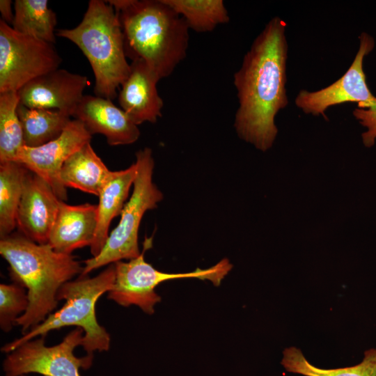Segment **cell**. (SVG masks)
<instances>
[{"mask_svg": "<svg viewBox=\"0 0 376 376\" xmlns=\"http://www.w3.org/2000/svg\"><path fill=\"white\" fill-rule=\"evenodd\" d=\"M22 285L13 283L0 285V327L8 332L29 304L28 292Z\"/></svg>", "mask_w": 376, "mask_h": 376, "instance_id": "cell-25", "label": "cell"}, {"mask_svg": "<svg viewBox=\"0 0 376 376\" xmlns=\"http://www.w3.org/2000/svg\"><path fill=\"white\" fill-rule=\"evenodd\" d=\"M17 91L0 93V163L14 162L24 146L23 132L17 109Z\"/></svg>", "mask_w": 376, "mask_h": 376, "instance_id": "cell-24", "label": "cell"}, {"mask_svg": "<svg viewBox=\"0 0 376 376\" xmlns=\"http://www.w3.org/2000/svg\"><path fill=\"white\" fill-rule=\"evenodd\" d=\"M159 80L144 61H132L130 72L119 89L118 102L137 125L154 123L162 116L164 102L157 89Z\"/></svg>", "mask_w": 376, "mask_h": 376, "instance_id": "cell-15", "label": "cell"}, {"mask_svg": "<svg viewBox=\"0 0 376 376\" xmlns=\"http://www.w3.org/2000/svg\"><path fill=\"white\" fill-rule=\"evenodd\" d=\"M136 174L137 166L134 162L126 169L110 171L102 186L98 195L97 228L90 246L92 257L97 256L103 249L109 235L111 222L120 214Z\"/></svg>", "mask_w": 376, "mask_h": 376, "instance_id": "cell-17", "label": "cell"}, {"mask_svg": "<svg viewBox=\"0 0 376 376\" xmlns=\"http://www.w3.org/2000/svg\"><path fill=\"white\" fill-rule=\"evenodd\" d=\"M12 1L10 0H1L0 1V12L1 15V19L6 23L9 25H12L14 14L12 11Z\"/></svg>", "mask_w": 376, "mask_h": 376, "instance_id": "cell-26", "label": "cell"}, {"mask_svg": "<svg viewBox=\"0 0 376 376\" xmlns=\"http://www.w3.org/2000/svg\"><path fill=\"white\" fill-rule=\"evenodd\" d=\"M121 25L126 56L142 60L162 79L186 57L185 20L163 0H109Z\"/></svg>", "mask_w": 376, "mask_h": 376, "instance_id": "cell-2", "label": "cell"}, {"mask_svg": "<svg viewBox=\"0 0 376 376\" xmlns=\"http://www.w3.org/2000/svg\"><path fill=\"white\" fill-rule=\"evenodd\" d=\"M26 169L16 162L0 163V237L11 234L17 226Z\"/></svg>", "mask_w": 376, "mask_h": 376, "instance_id": "cell-21", "label": "cell"}, {"mask_svg": "<svg viewBox=\"0 0 376 376\" xmlns=\"http://www.w3.org/2000/svg\"><path fill=\"white\" fill-rule=\"evenodd\" d=\"M13 29L22 34L55 43L57 19L47 0H15Z\"/></svg>", "mask_w": 376, "mask_h": 376, "instance_id": "cell-20", "label": "cell"}, {"mask_svg": "<svg viewBox=\"0 0 376 376\" xmlns=\"http://www.w3.org/2000/svg\"><path fill=\"white\" fill-rule=\"evenodd\" d=\"M151 244L147 240L143 252L127 262L118 261L115 266V279L108 292V299L123 306L135 305L148 314L155 312V306L161 301L155 292L161 283L173 279L195 278L209 280L214 285H219L221 281L231 270L233 265L226 258L215 265L187 273H166L159 271L147 263L144 258L145 250Z\"/></svg>", "mask_w": 376, "mask_h": 376, "instance_id": "cell-8", "label": "cell"}, {"mask_svg": "<svg viewBox=\"0 0 376 376\" xmlns=\"http://www.w3.org/2000/svg\"><path fill=\"white\" fill-rule=\"evenodd\" d=\"M114 279L115 266L113 263L94 277L80 275L76 280L65 283L57 294L58 301H65L63 306L22 337L5 345L1 351L9 353L26 341L39 336H45L52 330L67 326H75L84 330L81 346L88 355L93 356L95 351H108L110 336L97 320L95 304L98 299L112 288Z\"/></svg>", "mask_w": 376, "mask_h": 376, "instance_id": "cell-5", "label": "cell"}, {"mask_svg": "<svg viewBox=\"0 0 376 376\" xmlns=\"http://www.w3.org/2000/svg\"><path fill=\"white\" fill-rule=\"evenodd\" d=\"M61 62L54 44L19 33L0 20V93L18 91Z\"/></svg>", "mask_w": 376, "mask_h": 376, "instance_id": "cell-9", "label": "cell"}, {"mask_svg": "<svg viewBox=\"0 0 376 376\" xmlns=\"http://www.w3.org/2000/svg\"><path fill=\"white\" fill-rule=\"evenodd\" d=\"M22 376H26V375H22Z\"/></svg>", "mask_w": 376, "mask_h": 376, "instance_id": "cell-27", "label": "cell"}, {"mask_svg": "<svg viewBox=\"0 0 376 376\" xmlns=\"http://www.w3.org/2000/svg\"><path fill=\"white\" fill-rule=\"evenodd\" d=\"M56 36L75 43L90 63L96 96L112 100L130 72L117 13L107 1L91 0L81 22Z\"/></svg>", "mask_w": 376, "mask_h": 376, "instance_id": "cell-4", "label": "cell"}, {"mask_svg": "<svg viewBox=\"0 0 376 376\" xmlns=\"http://www.w3.org/2000/svg\"><path fill=\"white\" fill-rule=\"evenodd\" d=\"M72 117L81 121L93 135L103 134L110 146L136 142L140 131L128 115L111 101L99 96L84 95Z\"/></svg>", "mask_w": 376, "mask_h": 376, "instance_id": "cell-14", "label": "cell"}, {"mask_svg": "<svg viewBox=\"0 0 376 376\" xmlns=\"http://www.w3.org/2000/svg\"><path fill=\"white\" fill-rule=\"evenodd\" d=\"M186 22L189 29L204 33L228 22L230 17L222 0H163Z\"/></svg>", "mask_w": 376, "mask_h": 376, "instance_id": "cell-23", "label": "cell"}, {"mask_svg": "<svg viewBox=\"0 0 376 376\" xmlns=\"http://www.w3.org/2000/svg\"><path fill=\"white\" fill-rule=\"evenodd\" d=\"M97 224V205H71L61 201L47 243L58 253L71 254L77 249L91 246Z\"/></svg>", "mask_w": 376, "mask_h": 376, "instance_id": "cell-16", "label": "cell"}, {"mask_svg": "<svg viewBox=\"0 0 376 376\" xmlns=\"http://www.w3.org/2000/svg\"><path fill=\"white\" fill-rule=\"evenodd\" d=\"M137 174L133 184L131 197L125 204L120 219L109 233L101 252L86 260L81 276L101 267L123 260L138 257V234L142 218L146 211L157 207L163 194L152 180L155 166L152 150L145 148L136 152Z\"/></svg>", "mask_w": 376, "mask_h": 376, "instance_id": "cell-6", "label": "cell"}, {"mask_svg": "<svg viewBox=\"0 0 376 376\" xmlns=\"http://www.w3.org/2000/svg\"><path fill=\"white\" fill-rule=\"evenodd\" d=\"M88 85L87 77L58 68L22 86L17 91L19 104L59 110L72 116Z\"/></svg>", "mask_w": 376, "mask_h": 376, "instance_id": "cell-12", "label": "cell"}, {"mask_svg": "<svg viewBox=\"0 0 376 376\" xmlns=\"http://www.w3.org/2000/svg\"><path fill=\"white\" fill-rule=\"evenodd\" d=\"M359 50L351 65L340 78L315 91L301 90L296 96V106L306 114L324 116L331 106L357 102L353 116L367 128L361 134L363 145L370 148L376 139V97L370 91L363 68L364 57L374 48L373 38L363 32L359 37Z\"/></svg>", "mask_w": 376, "mask_h": 376, "instance_id": "cell-7", "label": "cell"}, {"mask_svg": "<svg viewBox=\"0 0 376 376\" xmlns=\"http://www.w3.org/2000/svg\"><path fill=\"white\" fill-rule=\"evenodd\" d=\"M91 139L92 134L81 121L71 120L57 138L38 147L22 146L14 162L42 178L59 199L64 201L67 200V191L59 178L61 167Z\"/></svg>", "mask_w": 376, "mask_h": 376, "instance_id": "cell-11", "label": "cell"}, {"mask_svg": "<svg viewBox=\"0 0 376 376\" xmlns=\"http://www.w3.org/2000/svg\"><path fill=\"white\" fill-rule=\"evenodd\" d=\"M24 146L38 147L57 138L70 122V116L56 109L29 108L19 104L17 109Z\"/></svg>", "mask_w": 376, "mask_h": 376, "instance_id": "cell-19", "label": "cell"}, {"mask_svg": "<svg viewBox=\"0 0 376 376\" xmlns=\"http://www.w3.org/2000/svg\"><path fill=\"white\" fill-rule=\"evenodd\" d=\"M285 370L304 376H376V348L366 350L358 364L338 368H321L313 365L295 347L285 348L281 361Z\"/></svg>", "mask_w": 376, "mask_h": 376, "instance_id": "cell-22", "label": "cell"}, {"mask_svg": "<svg viewBox=\"0 0 376 376\" xmlns=\"http://www.w3.org/2000/svg\"><path fill=\"white\" fill-rule=\"evenodd\" d=\"M61 201L45 180L26 169L16 219L22 235L47 244Z\"/></svg>", "mask_w": 376, "mask_h": 376, "instance_id": "cell-13", "label": "cell"}, {"mask_svg": "<svg viewBox=\"0 0 376 376\" xmlns=\"http://www.w3.org/2000/svg\"><path fill=\"white\" fill-rule=\"evenodd\" d=\"M84 331L76 327L63 340L46 346L44 336L32 339L8 353L3 362L5 376L38 373L43 376H81L80 368L92 366L93 356L77 357L74 350L82 345Z\"/></svg>", "mask_w": 376, "mask_h": 376, "instance_id": "cell-10", "label": "cell"}, {"mask_svg": "<svg viewBox=\"0 0 376 376\" xmlns=\"http://www.w3.org/2000/svg\"><path fill=\"white\" fill-rule=\"evenodd\" d=\"M285 30L279 17L269 19L233 75L238 99L235 129L240 139L263 152L273 146L278 134L275 117L288 104Z\"/></svg>", "mask_w": 376, "mask_h": 376, "instance_id": "cell-1", "label": "cell"}, {"mask_svg": "<svg viewBox=\"0 0 376 376\" xmlns=\"http://www.w3.org/2000/svg\"><path fill=\"white\" fill-rule=\"evenodd\" d=\"M0 254L9 264L14 282L27 289L29 307L15 322L23 334L52 313L61 287L84 269L71 254L58 253L48 243H36L22 234L1 238Z\"/></svg>", "mask_w": 376, "mask_h": 376, "instance_id": "cell-3", "label": "cell"}, {"mask_svg": "<svg viewBox=\"0 0 376 376\" xmlns=\"http://www.w3.org/2000/svg\"><path fill=\"white\" fill-rule=\"evenodd\" d=\"M109 172L90 142L65 162L59 178L65 188L77 189L98 196Z\"/></svg>", "mask_w": 376, "mask_h": 376, "instance_id": "cell-18", "label": "cell"}]
</instances>
